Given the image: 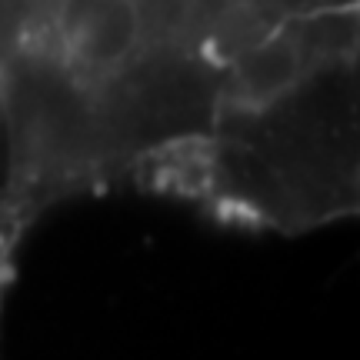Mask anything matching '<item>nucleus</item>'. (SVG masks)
Wrapping results in <instances>:
<instances>
[{
  "label": "nucleus",
  "instance_id": "nucleus-1",
  "mask_svg": "<svg viewBox=\"0 0 360 360\" xmlns=\"http://www.w3.org/2000/svg\"><path fill=\"white\" fill-rule=\"evenodd\" d=\"M24 237L13 231L7 217L0 214V300H4V287L11 281V267H13V254H17V244H20Z\"/></svg>",
  "mask_w": 360,
  "mask_h": 360
},
{
  "label": "nucleus",
  "instance_id": "nucleus-2",
  "mask_svg": "<svg viewBox=\"0 0 360 360\" xmlns=\"http://www.w3.org/2000/svg\"><path fill=\"white\" fill-rule=\"evenodd\" d=\"M0 77H4V53H0ZM0 180H4V147H0Z\"/></svg>",
  "mask_w": 360,
  "mask_h": 360
}]
</instances>
